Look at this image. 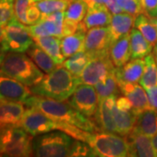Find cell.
<instances>
[{
	"instance_id": "obj_47",
	"label": "cell",
	"mask_w": 157,
	"mask_h": 157,
	"mask_svg": "<svg viewBox=\"0 0 157 157\" xmlns=\"http://www.w3.org/2000/svg\"><path fill=\"white\" fill-rule=\"evenodd\" d=\"M1 58H2V52L0 51V62H1Z\"/></svg>"
},
{
	"instance_id": "obj_19",
	"label": "cell",
	"mask_w": 157,
	"mask_h": 157,
	"mask_svg": "<svg viewBox=\"0 0 157 157\" xmlns=\"http://www.w3.org/2000/svg\"><path fill=\"white\" fill-rule=\"evenodd\" d=\"M112 13L105 5H99L87 9L83 19L86 29L108 26L112 20Z\"/></svg>"
},
{
	"instance_id": "obj_46",
	"label": "cell",
	"mask_w": 157,
	"mask_h": 157,
	"mask_svg": "<svg viewBox=\"0 0 157 157\" xmlns=\"http://www.w3.org/2000/svg\"><path fill=\"white\" fill-rule=\"evenodd\" d=\"M151 19H152V21L155 23V25H156V28H157V17H151Z\"/></svg>"
},
{
	"instance_id": "obj_17",
	"label": "cell",
	"mask_w": 157,
	"mask_h": 157,
	"mask_svg": "<svg viewBox=\"0 0 157 157\" xmlns=\"http://www.w3.org/2000/svg\"><path fill=\"white\" fill-rule=\"evenodd\" d=\"M25 110L26 108L24 103L0 100V125L2 128L19 127Z\"/></svg>"
},
{
	"instance_id": "obj_3",
	"label": "cell",
	"mask_w": 157,
	"mask_h": 157,
	"mask_svg": "<svg viewBox=\"0 0 157 157\" xmlns=\"http://www.w3.org/2000/svg\"><path fill=\"white\" fill-rule=\"evenodd\" d=\"M0 71L30 87L45 76L33 60L24 52H2Z\"/></svg>"
},
{
	"instance_id": "obj_6",
	"label": "cell",
	"mask_w": 157,
	"mask_h": 157,
	"mask_svg": "<svg viewBox=\"0 0 157 157\" xmlns=\"http://www.w3.org/2000/svg\"><path fill=\"white\" fill-rule=\"evenodd\" d=\"M87 144L94 149L96 156H128V146L126 138L117 134L108 132L92 133Z\"/></svg>"
},
{
	"instance_id": "obj_23",
	"label": "cell",
	"mask_w": 157,
	"mask_h": 157,
	"mask_svg": "<svg viewBox=\"0 0 157 157\" xmlns=\"http://www.w3.org/2000/svg\"><path fill=\"white\" fill-rule=\"evenodd\" d=\"M35 44L41 47L49 56L56 62L58 66H62L66 58L62 54L60 40L61 39L55 36H44L34 38Z\"/></svg>"
},
{
	"instance_id": "obj_5",
	"label": "cell",
	"mask_w": 157,
	"mask_h": 157,
	"mask_svg": "<svg viewBox=\"0 0 157 157\" xmlns=\"http://www.w3.org/2000/svg\"><path fill=\"white\" fill-rule=\"evenodd\" d=\"M33 154L32 135L23 128L11 126L0 128L1 156H31Z\"/></svg>"
},
{
	"instance_id": "obj_18",
	"label": "cell",
	"mask_w": 157,
	"mask_h": 157,
	"mask_svg": "<svg viewBox=\"0 0 157 157\" xmlns=\"http://www.w3.org/2000/svg\"><path fill=\"white\" fill-rule=\"evenodd\" d=\"M145 68L144 59H134L121 67L114 68L118 83H139Z\"/></svg>"
},
{
	"instance_id": "obj_36",
	"label": "cell",
	"mask_w": 157,
	"mask_h": 157,
	"mask_svg": "<svg viewBox=\"0 0 157 157\" xmlns=\"http://www.w3.org/2000/svg\"><path fill=\"white\" fill-rule=\"evenodd\" d=\"M117 3L124 12L129 13L135 17L144 13L141 0H117Z\"/></svg>"
},
{
	"instance_id": "obj_24",
	"label": "cell",
	"mask_w": 157,
	"mask_h": 157,
	"mask_svg": "<svg viewBox=\"0 0 157 157\" xmlns=\"http://www.w3.org/2000/svg\"><path fill=\"white\" fill-rule=\"evenodd\" d=\"M130 37V49H131V59H144L150 54L153 51V45L150 44L146 38L141 34L138 29L132 28L129 33Z\"/></svg>"
},
{
	"instance_id": "obj_39",
	"label": "cell",
	"mask_w": 157,
	"mask_h": 157,
	"mask_svg": "<svg viewBox=\"0 0 157 157\" xmlns=\"http://www.w3.org/2000/svg\"><path fill=\"white\" fill-rule=\"evenodd\" d=\"M116 107L122 111H132V103L125 95L118 96L116 99Z\"/></svg>"
},
{
	"instance_id": "obj_48",
	"label": "cell",
	"mask_w": 157,
	"mask_h": 157,
	"mask_svg": "<svg viewBox=\"0 0 157 157\" xmlns=\"http://www.w3.org/2000/svg\"><path fill=\"white\" fill-rule=\"evenodd\" d=\"M0 128H2V126L1 125H0Z\"/></svg>"
},
{
	"instance_id": "obj_25",
	"label": "cell",
	"mask_w": 157,
	"mask_h": 157,
	"mask_svg": "<svg viewBox=\"0 0 157 157\" xmlns=\"http://www.w3.org/2000/svg\"><path fill=\"white\" fill-rule=\"evenodd\" d=\"M86 34V31L79 30L74 33L67 35L62 38L60 40V46L62 54L65 58H69L78 52L84 50Z\"/></svg>"
},
{
	"instance_id": "obj_49",
	"label": "cell",
	"mask_w": 157,
	"mask_h": 157,
	"mask_svg": "<svg viewBox=\"0 0 157 157\" xmlns=\"http://www.w3.org/2000/svg\"><path fill=\"white\" fill-rule=\"evenodd\" d=\"M156 63H157V60H156Z\"/></svg>"
},
{
	"instance_id": "obj_10",
	"label": "cell",
	"mask_w": 157,
	"mask_h": 157,
	"mask_svg": "<svg viewBox=\"0 0 157 157\" xmlns=\"http://www.w3.org/2000/svg\"><path fill=\"white\" fill-rule=\"evenodd\" d=\"M99 96L95 87L91 85L79 84L67 102L78 112L87 117H94L99 106Z\"/></svg>"
},
{
	"instance_id": "obj_12",
	"label": "cell",
	"mask_w": 157,
	"mask_h": 157,
	"mask_svg": "<svg viewBox=\"0 0 157 157\" xmlns=\"http://www.w3.org/2000/svg\"><path fill=\"white\" fill-rule=\"evenodd\" d=\"M64 21L65 11H56L48 16L43 17L41 21L27 27L33 39L44 36H55L62 39Z\"/></svg>"
},
{
	"instance_id": "obj_11",
	"label": "cell",
	"mask_w": 157,
	"mask_h": 157,
	"mask_svg": "<svg viewBox=\"0 0 157 157\" xmlns=\"http://www.w3.org/2000/svg\"><path fill=\"white\" fill-rule=\"evenodd\" d=\"M113 45L112 36L108 26L89 29L86 34L84 51L90 57L109 53Z\"/></svg>"
},
{
	"instance_id": "obj_21",
	"label": "cell",
	"mask_w": 157,
	"mask_h": 157,
	"mask_svg": "<svg viewBox=\"0 0 157 157\" xmlns=\"http://www.w3.org/2000/svg\"><path fill=\"white\" fill-rule=\"evenodd\" d=\"M110 58L115 67H121L131 59L130 37L126 34L118 39L110 48Z\"/></svg>"
},
{
	"instance_id": "obj_29",
	"label": "cell",
	"mask_w": 157,
	"mask_h": 157,
	"mask_svg": "<svg viewBox=\"0 0 157 157\" xmlns=\"http://www.w3.org/2000/svg\"><path fill=\"white\" fill-rule=\"evenodd\" d=\"M135 27L140 31L146 39L153 45L157 42V28L155 23L152 21L151 17H148L145 13H141L135 17Z\"/></svg>"
},
{
	"instance_id": "obj_35",
	"label": "cell",
	"mask_w": 157,
	"mask_h": 157,
	"mask_svg": "<svg viewBox=\"0 0 157 157\" xmlns=\"http://www.w3.org/2000/svg\"><path fill=\"white\" fill-rule=\"evenodd\" d=\"M37 1L38 0H15L14 12H15V17L18 21L27 25V19H26L27 11L30 6Z\"/></svg>"
},
{
	"instance_id": "obj_1",
	"label": "cell",
	"mask_w": 157,
	"mask_h": 157,
	"mask_svg": "<svg viewBox=\"0 0 157 157\" xmlns=\"http://www.w3.org/2000/svg\"><path fill=\"white\" fill-rule=\"evenodd\" d=\"M26 107H35L58 122L70 124L92 133L101 132L94 121L73 108L68 102L32 95L25 102Z\"/></svg>"
},
{
	"instance_id": "obj_32",
	"label": "cell",
	"mask_w": 157,
	"mask_h": 157,
	"mask_svg": "<svg viewBox=\"0 0 157 157\" xmlns=\"http://www.w3.org/2000/svg\"><path fill=\"white\" fill-rule=\"evenodd\" d=\"M87 6L83 0H70L65 11V19L74 23L83 21L87 12Z\"/></svg>"
},
{
	"instance_id": "obj_43",
	"label": "cell",
	"mask_w": 157,
	"mask_h": 157,
	"mask_svg": "<svg viewBox=\"0 0 157 157\" xmlns=\"http://www.w3.org/2000/svg\"><path fill=\"white\" fill-rule=\"evenodd\" d=\"M152 143H153L154 148H155V153H156V155H157V134L152 137Z\"/></svg>"
},
{
	"instance_id": "obj_42",
	"label": "cell",
	"mask_w": 157,
	"mask_h": 157,
	"mask_svg": "<svg viewBox=\"0 0 157 157\" xmlns=\"http://www.w3.org/2000/svg\"><path fill=\"white\" fill-rule=\"evenodd\" d=\"M83 1L87 6V8H92L94 6H99V5H104L103 0H83Z\"/></svg>"
},
{
	"instance_id": "obj_34",
	"label": "cell",
	"mask_w": 157,
	"mask_h": 157,
	"mask_svg": "<svg viewBox=\"0 0 157 157\" xmlns=\"http://www.w3.org/2000/svg\"><path fill=\"white\" fill-rule=\"evenodd\" d=\"M15 0H0V27L6 26L15 17Z\"/></svg>"
},
{
	"instance_id": "obj_28",
	"label": "cell",
	"mask_w": 157,
	"mask_h": 157,
	"mask_svg": "<svg viewBox=\"0 0 157 157\" xmlns=\"http://www.w3.org/2000/svg\"><path fill=\"white\" fill-rule=\"evenodd\" d=\"M94 87H95L100 100L105 99L112 95L119 96L120 94H121L117 78L114 73V70L108 73L101 81H99L94 86Z\"/></svg>"
},
{
	"instance_id": "obj_15",
	"label": "cell",
	"mask_w": 157,
	"mask_h": 157,
	"mask_svg": "<svg viewBox=\"0 0 157 157\" xmlns=\"http://www.w3.org/2000/svg\"><path fill=\"white\" fill-rule=\"evenodd\" d=\"M121 93L128 97L132 103V111L137 116L141 112L151 109L146 90L137 83H119Z\"/></svg>"
},
{
	"instance_id": "obj_2",
	"label": "cell",
	"mask_w": 157,
	"mask_h": 157,
	"mask_svg": "<svg viewBox=\"0 0 157 157\" xmlns=\"http://www.w3.org/2000/svg\"><path fill=\"white\" fill-rule=\"evenodd\" d=\"M80 84L79 78L73 75L63 66H59L46 73L39 83L30 87L33 94L56 101H67Z\"/></svg>"
},
{
	"instance_id": "obj_8",
	"label": "cell",
	"mask_w": 157,
	"mask_h": 157,
	"mask_svg": "<svg viewBox=\"0 0 157 157\" xmlns=\"http://www.w3.org/2000/svg\"><path fill=\"white\" fill-rule=\"evenodd\" d=\"M19 127L32 136H38L54 130H59V122L51 119L35 107H27Z\"/></svg>"
},
{
	"instance_id": "obj_30",
	"label": "cell",
	"mask_w": 157,
	"mask_h": 157,
	"mask_svg": "<svg viewBox=\"0 0 157 157\" xmlns=\"http://www.w3.org/2000/svg\"><path fill=\"white\" fill-rule=\"evenodd\" d=\"M145 68L140 79V85L146 89L147 87L157 86V63L153 53L144 58Z\"/></svg>"
},
{
	"instance_id": "obj_31",
	"label": "cell",
	"mask_w": 157,
	"mask_h": 157,
	"mask_svg": "<svg viewBox=\"0 0 157 157\" xmlns=\"http://www.w3.org/2000/svg\"><path fill=\"white\" fill-rule=\"evenodd\" d=\"M90 56L86 51H80L77 53L69 57L63 63V67L67 69L68 71L73 75L79 77L81 73L83 72L87 63L89 62Z\"/></svg>"
},
{
	"instance_id": "obj_7",
	"label": "cell",
	"mask_w": 157,
	"mask_h": 157,
	"mask_svg": "<svg viewBox=\"0 0 157 157\" xmlns=\"http://www.w3.org/2000/svg\"><path fill=\"white\" fill-rule=\"evenodd\" d=\"M34 44V39L25 24L18 21L16 17L4 30V36L0 43L2 52H25Z\"/></svg>"
},
{
	"instance_id": "obj_41",
	"label": "cell",
	"mask_w": 157,
	"mask_h": 157,
	"mask_svg": "<svg viewBox=\"0 0 157 157\" xmlns=\"http://www.w3.org/2000/svg\"><path fill=\"white\" fill-rule=\"evenodd\" d=\"M103 3L108 8V10L111 11L112 14H117V13L123 12L121 8L118 5L117 0H103Z\"/></svg>"
},
{
	"instance_id": "obj_9",
	"label": "cell",
	"mask_w": 157,
	"mask_h": 157,
	"mask_svg": "<svg viewBox=\"0 0 157 157\" xmlns=\"http://www.w3.org/2000/svg\"><path fill=\"white\" fill-rule=\"evenodd\" d=\"M114 68L109 53L90 57L89 62L78 77L80 84L95 86L108 73L113 72Z\"/></svg>"
},
{
	"instance_id": "obj_20",
	"label": "cell",
	"mask_w": 157,
	"mask_h": 157,
	"mask_svg": "<svg viewBox=\"0 0 157 157\" xmlns=\"http://www.w3.org/2000/svg\"><path fill=\"white\" fill-rule=\"evenodd\" d=\"M135 16L124 11L113 15L112 20L109 25L113 44L121 37L129 34L135 24Z\"/></svg>"
},
{
	"instance_id": "obj_37",
	"label": "cell",
	"mask_w": 157,
	"mask_h": 157,
	"mask_svg": "<svg viewBox=\"0 0 157 157\" xmlns=\"http://www.w3.org/2000/svg\"><path fill=\"white\" fill-rule=\"evenodd\" d=\"M71 156H96V154L94 149L90 147L89 144L86 142L78 140H74Z\"/></svg>"
},
{
	"instance_id": "obj_27",
	"label": "cell",
	"mask_w": 157,
	"mask_h": 157,
	"mask_svg": "<svg viewBox=\"0 0 157 157\" xmlns=\"http://www.w3.org/2000/svg\"><path fill=\"white\" fill-rule=\"evenodd\" d=\"M29 57L33 59L34 63L39 67L40 70L44 73H49L54 69H56L59 66L56 64L52 58H51L45 51L41 47H39L37 44H34L27 51Z\"/></svg>"
},
{
	"instance_id": "obj_45",
	"label": "cell",
	"mask_w": 157,
	"mask_h": 157,
	"mask_svg": "<svg viewBox=\"0 0 157 157\" xmlns=\"http://www.w3.org/2000/svg\"><path fill=\"white\" fill-rule=\"evenodd\" d=\"M4 30H5V27H0V43H1L3 36H4Z\"/></svg>"
},
{
	"instance_id": "obj_16",
	"label": "cell",
	"mask_w": 157,
	"mask_h": 157,
	"mask_svg": "<svg viewBox=\"0 0 157 157\" xmlns=\"http://www.w3.org/2000/svg\"><path fill=\"white\" fill-rule=\"evenodd\" d=\"M125 138L128 146V156L157 157L150 136L132 131Z\"/></svg>"
},
{
	"instance_id": "obj_40",
	"label": "cell",
	"mask_w": 157,
	"mask_h": 157,
	"mask_svg": "<svg viewBox=\"0 0 157 157\" xmlns=\"http://www.w3.org/2000/svg\"><path fill=\"white\" fill-rule=\"evenodd\" d=\"M146 93L150 103V106L153 109L157 111V86H150L146 88Z\"/></svg>"
},
{
	"instance_id": "obj_22",
	"label": "cell",
	"mask_w": 157,
	"mask_h": 157,
	"mask_svg": "<svg viewBox=\"0 0 157 157\" xmlns=\"http://www.w3.org/2000/svg\"><path fill=\"white\" fill-rule=\"evenodd\" d=\"M134 132L153 137L157 134V111L147 109L136 116Z\"/></svg>"
},
{
	"instance_id": "obj_38",
	"label": "cell",
	"mask_w": 157,
	"mask_h": 157,
	"mask_svg": "<svg viewBox=\"0 0 157 157\" xmlns=\"http://www.w3.org/2000/svg\"><path fill=\"white\" fill-rule=\"evenodd\" d=\"M143 12L148 17H157V0H141Z\"/></svg>"
},
{
	"instance_id": "obj_14",
	"label": "cell",
	"mask_w": 157,
	"mask_h": 157,
	"mask_svg": "<svg viewBox=\"0 0 157 157\" xmlns=\"http://www.w3.org/2000/svg\"><path fill=\"white\" fill-rule=\"evenodd\" d=\"M117 97L115 95L109 96L99 101V106L94 118L101 132L117 134V128L114 123L113 113V107L116 105Z\"/></svg>"
},
{
	"instance_id": "obj_13",
	"label": "cell",
	"mask_w": 157,
	"mask_h": 157,
	"mask_svg": "<svg viewBox=\"0 0 157 157\" xmlns=\"http://www.w3.org/2000/svg\"><path fill=\"white\" fill-rule=\"evenodd\" d=\"M33 94L27 86L0 71V100L24 103Z\"/></svg>"
},
{
	"instance_id": "obj_33",
	"label": "cell",
	"mask_w": 157,
	"mask_h": 157,
	"mask_svg": "<svg viewBox=\"0 0 157 157\" xmlns=\"http://www.w3.org/2000/svg\"><path fill=\"white\" fill-rule=\"evenodd\" d=\"M70 0H38L36 6L41 11L43 17L48 16L56 11H65Z\"/></svg>"
},
{
	"instance_id": "obj_26",
	"label": "cell",
	"mask_w": 157,
	"mask_h": 157,
	"mask_svg": "<svg viewBox=\"0 0 157 157\" xmlns=\"http://www.w3.org/2000/svg\"><path fill=\"white\" fill-rule=\"evenodd\" d=\"M113 120L117 128V134L121 136L129 135L135 127L136 115L131 111H122L117 108L116 105L113 110Z\"/></svg>"
},
{
	"instance_id": "obj_44",
	"label": "cell",
	"mask_w": 157,
	"mask_h": 157,
	"mask_svg": "<svg viewBox=\"0 0 157 157\" xmlns=\"http://www.w3.org/2000/svg\"><path fill=\"white\" fill-rule=\"evenodd\" d=\"M153 54L155 55V58L157 60V42L156 44L154 45V47H153Z\"/></svg>"
},
{
	"instance_id": "obj_4",
	"label": "cell",
	"mask_w": 157,
	"mask_h": 157,
	"mask_svg": "<svg viewBox=\"0 0 157 157\" xmlns=\"http://www.w3.org/2000/svg\"><path fill=\"white\" fill-rule=\"evenodd\" d=\"M74 140L72 136L60 130L38 135L33 140V155L39 157L71 156Z\"/></svg>"
}]
</instances>
